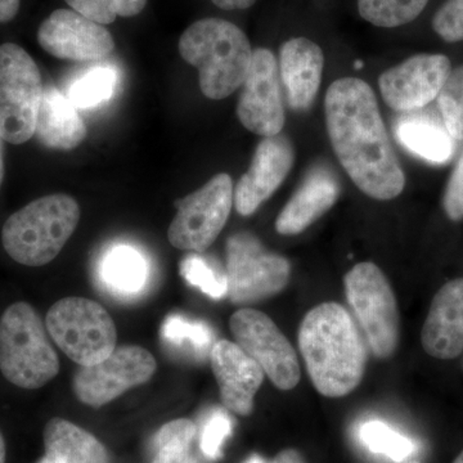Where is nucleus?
<instances>
[{
    "label": "nucleus",
    "instance_id": "nucleus-18",
    "mask_svg": "<svg viewBox=\"0 0 463 463\" xmlns=\"http://www.w3.org/2000/svg\"><path fill=\"white\" fill-rule=\"evenodd\" d=\"M423 350L449 361L463 353V279L447 282L432 298L421 331Z\"/></svg>",
    "mask_w": 463,
    "mask_h": 463
},
{
    "label": "nucleus",
    "instance_id": "nucleus-30",
    "mask_svg": "<svg viewBox=\"0 0 463 463\" xmlns=\"http://www.w3.org/2000/svg\"><path fill=\"white\" fill-rule=\"evenodd\" d=\"M437 99L448 133L463 142V65L452 69Z\"/></svg>",
    "mask_w": 463,
    "mask_h": 463
},
{
    "label": "nucleus",
    "instance_id": "nucleus-40",
    "mask_svg": "<svg viewBox=\"0 0 463 463\" xmlns=\"http://www.w3.org/2000/svg\"><path fill=\"white\" fill-rule=\"evenodd\" d=\"M0 463H5V443L2 432H0Z\"/></svg>",
    "mask_w": 463,
    "mask_h": 463
},
{
    "label": "nucleus",
    "instance_id": "nucleus-26",
    "mask_svg": "<svg viewBox=\"0 0 463 463\" xmlns=\"http://www.w3.org/2000/svg\"><path fill=\"white\" fill-rule=\"evenodd\" d=\"M197 426L191 420L179 419L165 423L152 440L154 459L151 463H183L190 456Z\"/></svg>",
    "mask_w": 463,
    "mask_h": 463
},
{
    "label": "nucleus",
    "instance_id": "nucleus-20",
    "mask_svg": "<svg viewBox=\"0 0 463 463\" xmlns=\"http://www.w3.org/2000/svg\"><path fill=\"white\" fill-rule=\"evenodd\" d=\"M325 56L307 38H292L279 50V79L289 108L304 111L315 102L321 87Z\"/></svg>",
    "mask_w": 463,
    "mask_h": 463
},
{
    "label": "nucleus",
    "instance_id": "nucleus-3",
    "mask_svg": "<svg viewBox=\"0 0 463 463\" xmlns=\"http://www.w3.org/2000/svg\"><path fill=\"white\" fill-rule=\"evenodd\" d=\"M179 53L199 69L203 96L221 100L242 87L254 51L239 26L222 18H203L182 33Z\"/></svg>",
    "mask_w": 463,
    "mask_h": 463
},
{
    "label": "nucleus",
    "instance_id": "nucleus-38",
    "mask_svg": "<svg viewBox=\"0 0 463 463\" xmlns=\"http://www.w3.org/2000/svg\"><path fill=\"white\" fill-rule=\"evenodd\" d=\"M269 463H307V461L298 450L285 449L274 457Z\"/></svg>",
    "mask_w": 463,
    "mask_h": 463
},
{
    "label": "nucleus",
    "instance_id": "nucleus-19",
    "mask_svg": "<svg viewBox=\"0 0 463 463\" xmlns=\"http://www.w3.org/2000/svg\"><path fill=\"white\" fill-rule=\"evenodd\" d=\"M339 196L340 184L335 173L330 167L317 164L279 213L276 231L282 236L301 233L327 213Z\"/></svg>",
    "mask_w": 463,
    "mask_h": 463
},
{
    "label": "nucleus",
    "instance_id": "nucleus-25",
    "mask_svg": "<svg viewBox=\"0 0 463 463\" xmlns=\"http://www.w3.org/2000/svg\"><path fill=\"white\" fill-rule=\"evenodd\" d=\"M358 438L373 455L386 457L397 463L412 458L419 448L412 439L380 420H368L362 423L358 429Z\"/></svg>",
    "mask_w": 463,
    "mask_h": 463
},
{
    "label": "nucleus",
    "instance_id": "nucleus-8",
    "mask_svg": "<svg viewBox=\"0 0 463 463\" xmlns=\"http://www.w3.org/2000/svg\"><path fill=\"white\" fill-rule=\"evenodd\" d=\"M347 303L377 358L388 359L399 344V313L394 291L373 263L356 264L344 279Z\"/></svg>",
    "mask_w": 463,
    "mask_h": 463
},
{
    "label": "nucleus",
    "instance_id": "nucleus-4",
    "mask_svg": "<svg viewBox=\"0 0 463 463\" xmlns=\"http://www.w3.org/2000/svg\"><path fill=\"white\" fill-rule=\"evenodd\" d=\"M80 221V207L67 194L36 199L9 216L3 225L5 252L26 267H43L62 251Z\"/></svg>",
    "mask_w": 463,
    "mask_h": 463
},
{
    "label": "nucleus",
    "instance_id": "nucleus-12",
    "mask_svg": "<svg viewBox=\"0 0 463 463\" xmlns=\"http://www.w3.org/2000/svg\"><path fill=\"white\" fill-rule=\"evenodd\" d=\"M156 371V361L142 346L124 345L99 364L79 368L72 381L76 398L99 408L120 397L127 390L147 383Z\"/></svg>",
    "mask_w": 463,
    "mask_h": 463
},
{
    "label": "nucleus",
    "instance_id": "nucleus-13",
    "mask_svg": "<svg viewBox=\"0 0 463 463\" xmlns=\"http://www.w3.org/2000/svg\"><path fill=\"white\" fill-rule=\"evenodd\" d=\"M241 90L237 116L251 133L267 138L281 134L286 115L279 70L272 51L258 48Z\"/></svg>",
    "mask_w": 463,
    "mask_h": 463
},
{
    "label": "nucleus",
    "instance_id": "nucleus-16",
    "mask_svg": "<svg viewBox=\"0 0 463 463\" xmlns=\"http://www.w3.org/2000/svg\"><path fill=\"white\" fill-rule=\"evenodd\" d=\"M295 163V149L288 137L261 139L251 165L234 187L233 205L242 216H250L281 187Z\"/></svg>",
    "mask_w": 463,
    "mask_h": 463
},
{
    "label": "nucleus",
    "instance_id": "nucleus-33",
    "mask_svg": "<svg viewBox=\"0 0 463 463\" xmlns=\"http://www.w3.org/2000/svg\"><path fill=\"white\" fill-rule=\"evenodd\" d=\"M233 422L230 414L221 408H216L207 416L200 437L201 452L206 458L216 461L223 455L225 440L231 437Z\"/></svg>",
    "mask_w": 463,
    "mask_h": 463
},
{
    "label": "nucleus",
    "instance_id": "nucleus-27",
    "mask_svg": "<svg viewBox=\"0 0 463 463\" xmlns=\"http://www.w3.org/2000/svg\"><path fill=\"white\" fill-rule=\"evenodd\" d=\"M429 0H358V12L367 23L392 29L416 20Z\"/></svg>",
    "mask_w": 463,
    "mask_h": 463
},
{
    "label": "nucleus",
    "instance_id": "nucleus-35",
    "mask_svg": "<svg viewBox=\"0 0 463 463\" xmlns=\"http://www.w3.org/2000/svg\"><path fill=\"white\" fill-rule=\"evenodd\" d=\"M443 209L450 221H463V154L448 179L443 194Z\"/></svg>",
    "mask_w": 463,
    "mask_h": 463
},
{
    "label": "nucleus",
    "instance_id": "nucleus-45",
    "mask_svg": "<svg viewBox=\"0 0 463 463\" xmlns=\"http://www.w3.org/2000/svg\"><path fill=\"white\" fill-rule=\"evenodd\" d=\"M399 463H422V462L417 461V459L410 458V459H405V461L399 462Z\"/></svg>",
    "mask_w": 463,
    "mask_h": 463
},
{
    "label": "nucleus",
    "instance_id": "nucleus-37",
    "mask_svg": "<svg viewBox=\"0 0 463 463\" xmlns=\"http://www.w3.org/2000/svg\"><path fill=\"white\" fill-rule=\"evenodd\" d=\"M216 7L234 11V9H248L257 3V0H212Z\"/></svg>",
    "mask_w": 463,
    "mask_h": 463
},
{
    "label": "nucleus",
    "instance_id": "nucleus-44",
    "mask_svg": "<svg viewBox=\"0 0 463 463\" xmlns=\"http://www.w3.org/2000/svg\"><path fill=\"white\" fill-rule=\"evenodd\" d=\"M453 463H463V450L461 453H459L458 457H457L455 462Z\"/></svg>",
    "mask_w": 463,
    "mask_h": 463
},
{
    "label": "nucleus",
    "instance_id": "nucleus-43",
    "mask_svg": "<svg viewBox=\"0 0 463 463\" xmlns=\"http://www.w3.org/2000/svg\"><path fill=\"white\" fill-rule=\"evenodd\" d=\"M36 463H57V462L52 461L51 458H48L47 456H44V457H43V458L39 459V461Z\"/></svg>",
    "mask_w": 463,
    "mask_h": 463
},
{
    "label": "nucleus",
    "instance_id": "nucleus-41",
    "mask_svg": "<svg viewBox=\"0 0 463 463\" xmlns=\"http://www.w3.org/2000/svg\"><path fill=\"white\" fill-rule=\"evenodd\" d=\"M245 463H267V462H265L264 459L261 458L260 456L254 455V456L250 457L248 461H246Z\"/></svg>",
    "mask_w": 463,
    "mask_h": 463
},
{
    "label": "nucleus",
    "instance_id": "nucleus-29",
    "mask_svg": "<svg viewBox=\"0 0 463 463\" xmlns=\"http://www.w3.org/2000/svg\"><path fill=\"white\" fill-rule=\"evenodd\" d=\"M161 336L170 345L188 347L200 356L210 355L214 345V332L207 323L194 321L179 315L167 316L161 327Z\"/></svg>",
    "mask_w": 463,
    "mask_h": 463
},
{
    "label": "nucleus",
    "instance_id": "nucleus-6",
    "mask_svg": "<svg viewBox=\"0 0 463 463\" xmlns=\"http://www.w3.org/2000/svg\"><path fill=\"white\" fill-rule=\"evenodd\" d=\"M45 327L57 346L81 367L99 364L116 347L118 332L108 310L85 298H65L48 310Z\"/></svg>",
    "mask_w": 463,
    "mask_h": 463
},
{
    "label": "nucleus",
    "instance_id": "nucleus-31",
    "mask_svg": "<svg viewBox=\"0 0 463 463\" xmlns=\"http://www.w3.org/2000/svg\"><path fill=\"white\" fill-rule=\"evenodd\" d=\"M181 274L191 286L197 288L214 300L227 297V276L201 255L191 254L183 259Z\"/></svg>",
    "mask_w": 463,
    "mask_h": 463
},
{
    "label": "nucleus",
    "instance_id": "nucleus-7",
    "mask_svg": "<svg viewBox=\"0 0 463 463\" xmlns=\"http://www.w3.org/2000/svg\"><path fill=\"white\" fill-rule=\"evenodd\" d=\"M42 75L33 57L20 45H0V134L11 145L35 136L43 97Z\"/></svg>",
    "mask_w": 463,
    "mask_h": 463
},
{
    "label": "nucleus",
    "instance_id": "nucleus-15",
    "mask_svg": "<svg viewBox=\"0 0 463 463\" xmlns=\"http://www.w3.org/2000/svg\"><path fill=\"white\" fill-rule=\"evenodd\" d=\"M43 50L60 60L99 62L115 50L111 33L74 9H57L38 30Z\"/></svg>",
    "mask_w": 463,
    "mask_h": 463
},
{
    "label": "nucleus",
    "instance_id": "nucleus-23",
    "mask_svg": "<svg viewBox=\"0 0 463 463\" xmlns=\"http://www.w3.org/2000/svg\"><path fill=\"white\" fill-rule=\"evenodd\" d=\"M395 136L405 148L429 163H446L455 152V139L443 123L430 116L410 115L401 118Z\"/></svg>",
    "mask_w": 463,
    "mask_h": 463
},
{
    "label": "nucleus",
    "instance_id": "nucleus-2",
    "mask_svg": "<svg viewBox=\"0 0 463 463\" xmlns=\"http://www.w3.org/2000/svg\"><path fill=\"white\" fill-rule=\"evenodd\" d=\"M298 346L319 394L345 397L364 379V343L354 319L340 304L323 303L307 313L298 328Z\"/></svg>",
    "mask_w": 463,
    "mask_h": 463
},
{
    "label": "nucleus",
    "instance_id": "nucleus-22",
    "mask_svg": "<svg viewBox=\"0 0 463 463\" xmlns=\"http://www.w3.org/2000/svg\"><path fill=\"white\" fill-rule=\"evenodd\" d=\"M44 448L45 456L57 463H111L99 439L58 417L45 425Z\"/></svg>",
    "mask_w": 463,
    "mask_h": 463
},
{
    "label": "nucleus",
    "instance_id": "nucleus-1",
    "mask_svg": "<svg viewBox=\"0 0 463 463\" xmlns=\"http://www.w3.org/2000/svg\"><path fill=\"white\" fill-rule=\"evenodd\" d=\"M325 114L335 155L356 187L374 200L398 197L405 175L373 88L356 78L334 81L326 93Z\"/></svg>",
    "mask_w": 463,
    "mask_h": 463
},
{
    "label": "nucleus",
    "instance_id": "nucleus-5",
    "mask_svg": "<svg viewBox=\"0 0 463 463\" xmlns=\"http://www.w3.org/2000/svg\"><path fill=\"white\" fill-rule=\"evenodd\" d=\"M0 371L21 389L47 385L60 373V359L47 328L30 304H12L0 317Z\"/></svg>",
    "mask_w": 463,
    "mask_h": 463
},
{
    "label": "nucleus",
    "instance_id": "nucleus-32",
    "mask_svg": "<svg viewBox=\"0 0 463 463\" xmlns=\"http://www.w3.org/2000/svg\"><path fill=\"white\" fill-rule=\"evenodd\" d=\"M67 5L100 25H109L118 17H133L141 14L147 0H65Z\"/></svg>",
    "mask_w": 463,
    "mask_h": 463
},
{
    "label": "nucleus",
    "instance_id": "nucleus-9",
    "mask_svg": "<svg viewBox=\"0 0 463 463\" xmlns=\"http://www.w3.org/2000/svg\"><path fill=\"white\" fill-rule=\"evenodd\" d=\"M291 265L251 233L241 232L227 242L228 294L231 303L248 306L279 294L288 286Z\"/></svg>",
    "mask_w": 463,
    "mask_h": 463
},
{
    "label": "nucleus",
    "instance_id": "nucleus-11",
    "mask_svg": "<svg viewBox=\"0 0 463 463\" xmlns=\"http://www.w3.org/2000/svg\"><path fill=\"white\" fill-rule=\"evenodd\" d=\"M230 327L237 345L260 365L276 388L286 392L298 385L297 352L269 317L246 307L231 317Z\"/></svg>",
    "mask_w": 463,
    "mask_h": 463
},
{
    "label": "nucleus",
    "instance_id": "nucleus-10",
    "mask_svg": "<svg viewBox=\"0 0 463 463\" xmlns=\"http://www.w3.org/2000/svg\"><path fill=\"white\" fill-rule=\"evenodd\" d=\"M234 185L231 175L213 176L200 190L176 201L178 209L167 231L174 248L203 252L223 231L232 206Z\"/></svg>",
    "mask_w": 463,
    "mask_h": 463
},
{
    "label": "nucleus",
    "instance_id": "nucleus-36",
    "mask_svg": "<svg viewBox=\"0 0 463 463\" xmlns=\"http://www.w3.org/2000/svg\"><path fill=\"white\" fill-rule=\"evenodd\" d=\"M21 0H0V24L14 20L20 11Z\"/></svg>",
    "mask_w": 463,
    "mask_h": 463
},
{
    "label": "nucleus",
    "instance_id": "nucleus-21",
    "mask_svg": "<svg viewBox=\"0 0 463 463\" xmlns=\"http://www.w3.org/2000/svg\"><path fill=\"white\" fill-rule=\"evenodd\" d=\"M87 127L66 94L53 85L43 90L35 137L45 147L71 151L87 138Z\"/></svg>",
    "mask_w": 463,
    "mask_h": 463
},
{
    "label": "nucleus",
    "instance_id": "nucleus-24",
    "mask_svg": "<svg viewBox=\"0 0 463 463\" xmlns=\"http://www.w3.org/2000/svg\"><path fill=\"white\" fill-rule=\"evenodd\" d=\"M99 276L115 294H138L148 279L147 260L132 246L116 245L100 259Z\"/></svg>",
    "mask_w": 463,
    "mask_h": 463
},
{
    "label": "nucleus",
    "instance_id": "nucleus-17",
    "mask_svg": "<svg viewBox=\"0 0 463 463\" xmlns=\"http://www.w3.org/2000/svg\"><path fill=\"white\" fill-rule=\"evenodd\" d=\"M210 362L224 407L239 416L251 414L255 395L264 380L260 365L230 340L216 341Z\"/></svg>",
    "mask_w": 463,
    "mask_h": 463
},
{
    "label": "nucleus",
    "instance_id": "nucleus-42",
    "mask_svg": "<svg viewBox=\"0 0 463 463\" xmlns=\"http://www.w3.org/2000/svg\"><path fill=\"white\" fill-rule=\"evenodd\" d=\"M183 463H203V462H201L199 458H196V457L190 455L187 457V459H185V461Z\"/></svg>",
    "mask_w": 463,
    "mask_h": 463
},
{
    "label": "nucleus",
    "instance_id": "nucleus-28",
    "mask_svg": "<svg viewBox=\"0 0 463 463\" xmlns=\"http://www.w3.org/2000/svg\"><path fill=\"white\" fill-rule=\"evenodd\" d=\"M116 83L118 79L114 69L109 66L91 67L75 79L66 96L76 109L96 108L111 99Z\"/></svg>",
    "mask_w": 463,
    "mask_h": 463
},
{
    "label": "nucleus",
    "instance_id": "nucleus-34",
    "mask_svg": "<svg viewBox=\"0 0 463 463\" xmlns=\"http://www.w3.org/2000/svg\"><path fill=\"white\" fill-rule=\"evenodd\" d=\"M432 30L447 43L463 41V0H446L432 17Z\"/></svg>",
    "mask_w": 463,
    "mask_h": 463
},
{
    "label": "nucleus",
    "instance_id": "nucleus-39",
    "mask_svg": "<svg viewBox=\"0 0 463 463\" xmlns=\"http://www.w3.org/2000/svg\"><path fill=\"white\" fill-rule=\"evenodd\" d=\"M5 138L0 134V187L5 179Z\"/></svg>",
    "mask_w": 463,
    "mask_h": 463
},
{
    "label": "nucleus",
    "instance_id": "nucleus-14",
    "mask_svg": "<svg viewBox=\"0 0 463 463\" xmlns=\"http://www.w3.org/2000/svg\"><path fill=\"white\" fill-rule=\"evenodd\" d=\"M450 71L444 54H416L381 74V96L394 111L412 114L438 99Z\"/></svg>",
    "mask_w": 463,
    "mask_h": 463
}]
</instances>
